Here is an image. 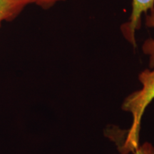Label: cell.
<instances>
[{
  "label": "cell",
  "instance_id": "6",
  "mask_svg": "<svg viewBox=\"0 0 154 154\" xmlns=\"http://www.w3.org/2000/svg\"><path fill=\"white\" fill-rule=\"evenodd\" d=\"M134 154H154V146L151 143L146 142L139 145L134 152Z\"/></svg>",
  "mask_w": 154,
  "mask_h": 154
},
{
  "label": "cell",
  "instance_id": "4",
  "mask_svg": "<svg viewBox=\"0 0 154 154\" xmlns=\"http://www.w3.org/2000/svg\"><path fill=\"white\" fill-rule=\"evenodd\" d=\"M146 24L148 27L154 28V7L150 10V14L146 18ZM142 51L149 57V69L154 66V38L146 40L142 45Z\"/></svg>",
  "mask_w": 154,
  "mask_h": 154
},
{
  "label": "cell",
  "instance_id": "5",
  "mask_svg": "<svg viewBox=\"0 0 154 154\" xmlns=\"http://www.w3.org/2000/svg\"><path fill=\"white\" fill-rule=\"evenodd\" d=\"M32 1L33 2V4L38 6L40 8L44 10H47L53 7L57 3L67 1V0H32Z\"/></svg>",
  "mask_w": 154,
  "mask_h": 154
},
{
  "label": "cell",
  "instance_id": "3",
  "mask_svg": "<svg viewBox=\"0 0 154 154\" xmlns=\"http://www.w3.org/2000/svg\"><path fill=\"white\" fill-rule=\"evenodd\" d=\"M31 5L32 0H0V29L4 22L14 21Z\"/></svg>",
  "mask_w": 154,
  "mask_h": 154
},
{
  "label": "cell",
  "instance_id": "2",
  "mask_svg": "<svg viewBox=\"0 0 154 154\" xmlns=\"http://www.w3.org/2000/svg\"><path fill=\"white\" fill-rule=\"evenodd\" d=\"M154 7V0H132V9L129 19L121 26V32L124 38L136 47V32L140 27L141 17L143 13L151 10Z\"/></svg>",
  "mask_w": 154,
  "mask_h": 154
},
{
  "label": "cell",
  "instance_id": "1",
  "mask_svg": "<svg viewBox=\"0 0 154 154\" xmlns=\"http://www.w3.org/2000/svg\"><path fill=\"white\" fill-rule=\"evenodd\" d=\"M142 85L140 89L129 94L123 102L121 108L131 113L133 123L127 133L126 139L119 149L121 154L134 153L139 146L140 122L146 109L154 99V66L146 69L138 75Z\"/></svg>",
  "mask_w": 154,
  "mask_h": 154
}]
</instances>
